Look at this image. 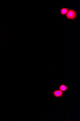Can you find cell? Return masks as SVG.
Masks as SVG:
<instances>
[{"instance_id":"cell-1","label":"cell","mask_w":80,"mask_h":121,"mask_svg":"<svg viewBox=\"0 0 80 121\" xmlns=\"http://www.w3.org/2000/svg\"><path fill=\"white\" fill-rule=\"evenodd\" d=\"M76 13V12L75 11L69 10L66 16L68 19H73L75 18Z\"/></svg>"},{"instance_id":"cell-2","label":"cell","mask_w":80,"mask_h":121,"mask_svg":"<svg viewBox=\"0 0 80 121\" xmlns=\"http://www.w3.org/2000/svg\"><path fill=\"white\" fill-rule=\"evenodd\" d=\"M64 92L59 90H54L52 94L56 97L62 98L63 96Z\"/></svg>"},{"instance_id":"cell-3","label":"cell","mask_w":80,"mask_h":121,"mask_svg":"<svg viewBox=\"0 0 80 121\" xmlns=\"http://www.w3.org/2000/svg\"><path fill=\"white\" fill-rule=\"evenodd\" d=\"M69 89V88L64 84H62L59 86V90L63 91L65 92L67 90Z\"/></svg>"},{"instance_id":"cell-4","label":"cell","mask_w":80,"mask_h":121,"mask_svg":"<svg viewBox=\"0 0 80 121\" xmlns=\"http://www.w3.org/2000/svg\"><path fill=\"white\" fill-rule=\"evenodd\" d=\"M68 11V9L66 8H63L61 10V14L62 15L66 14Z\"/></svg>"}]
</instances>
